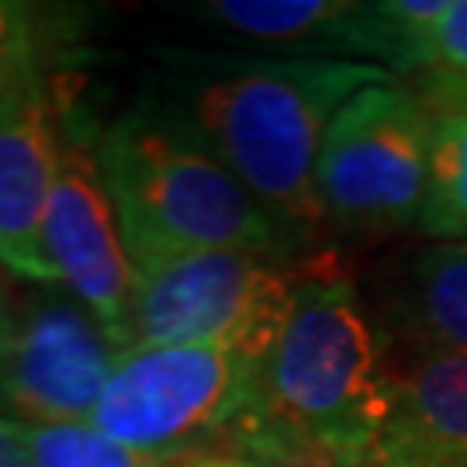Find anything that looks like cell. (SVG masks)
<instances>
[{
	"instance_id": "obj_8",
	"label": "cell",
	"mask_w": 467,
	"mask_h": 467,
	"mask_svg": "<svg viewBox=\"0 0 467 467\" xmlns=\"http://www.w3.org/2000/svg\"><path fill=\"white\" fill-rule=\"evenodd\" d=\"M63 135L35 42L0 49V260L17 281L59 284L42 250V215L59 173Z\"/></svg>"
},
{
	"instance_id": "obj_7",
	"label": "cell",
	"mask_w": 467,
	"mask_h": 467,
	"mask_svg": "<svg viewBox=\"0 0 467 467\" xmlns=\"http://www.w3.org/2000/svg\"><path fill=\"white\" fill-rule=\"evenodd\" d=\"M118 347L67 284L15 298L0 326V419L15 426L90 422Z\"/></svg>"
},
{
	"instance_id": "obj_18",
	"label": "cell",
	"mask_w": 467,
	"mask_h": 467,
	"mask_svg": "<svg viewBox=\"0 0 467 467\" xmlns=\"http://www.w3.org/2000/svg\"><path fill=\"white\" fill-rule=\"evenodd\" d=\"M25 28V17L17 15L15 7H7V4H0V49L4 46H11L17 35Z\"/></svg>"
},
{
	"instance_id": "obj_20",
	"label": "cell",
	"mask_w": 467,
	"mask_h": 467,
	"mask_svg": "<svg viewBox=\"0 0 467 467\" xmlns=\"http://www.w3.org/2000/svg\"><path fill=\"white\" fill-rule=\"evenodd\" d=\"M243 461V457H239ZM246 467H339V464H253V461H243Z\"/></svg>"
},
{
	"instance_id": "obj_9",
	"label": "cell",
	"mask_w": 467,
	"mask_h": 467,
	"mask_svg": "<svg viewBox=\"0 0 467 467\" xmlns=\"http://www.w3.org/2000/svg\"><path fill=\"white\" fill-rule=\"evenodd\" d=\"M42 250L56 281L94 312L118 350H129L135 270L98 150L73 132L63 135L59 173L42 215Z\"/></svg>"
},
{
	"instance_id": "obj_4",
	"label": "cell",
	"mask_w": 467,
	"mask_h": 467,
	"mask_svg": "<svg viewBox=\"0 0 467 467\" xmlns=\"http://www.w3.org/2000/svg\"><path fill=\"white\" fill-rule=\"evenodd\" d=\"M132 347H212L267 360L291 318L305 260L235 250L160 253L132 264Z\"/></svg>"
},
{
	"instance_id": "obj_11",
	"label": "cell",
	"mask_w": 467,
	"mask_h": 467,
	"mask_svg": "<svg viewBox=\"0 0 467 467\" xmlns=\"http://www.w3.org/2000/svg\"><path fill=\"white\" fill-rule=\"evenodd\" d=\"M378 467H467V353H409Z\"/></svg>"
},
{
	"instance_id": "obj_15",
	"label": "cell",
	"mask_w": 467,
	"mask_h": 467,
	"mask_svg": "<svg viewBox=\"0 0 467 467\" xmlns=\"http://www.w3.org/2000/svg\"><path fill=\"white\" fill-rule=\"evenodd\" d=\"M419 69L412 90L447 115L467 108V0H447L443 15L419 28Z\"/></svg>"
},
{
	"instance_id": "obj_2",
	"label": "cell",
	"mask_w": 467,
	"mask_h": 467,
	"mask_svg": "<svg viewBox=\"0 0 467 467\" xmlns=\"http://www.w3.org/2000/svg\"><path fill=\"white\" fill-rule=\"evenodd\" d=\"M388 69L312 56H184L173 118L295 239L326 229L316 167L336 111Z\"/></svg>"
},
{
	"instance_id": "obj_19",
	"label": "cell",
	"mask_w": 467,
	"mask_h": 467,
	"mask_svg": "<svg viewBox=\"0 0 467 467\" xmlns=\"http://www.w3.org/2000/svg\"><path fill=\"white\" fill-rule=\"evenodd\" d=\"M11 277H15V274L4 267V260H0V326L7 322L11 308H15V298H17L15 291H11Z\"/></svg>"
},
{
	"instance_id": "obj_1",
	"label": "cell",
	"mask_w": 467,
	"mask_h": 467,
	"mask_svg": "<svg viewBox=\"0 0 467 467\" xmlns=\"http://www.w3.org/2000/svg\"><path fill=\"white\" fill-rule=\"evenodd\" d=\"M395 405L381 336L333 256L305 260L291 318L218 453L253 464L374 467Z\"/></svg>"
},
{
	"instance_id": "obj_12",
	"label": "cell",
	"mask_w": 467,
	"mask_h": 467,
	"mask_svg": "<svg viewBox=\"0 0 467 467\" xmlns=\"http://www.w3.org/2000/svg\"><path fill=\"white\" fill-rule=\"evenodd\" d=\"M381 329L405 353H467V243H433L401 260Z\"/></svg>"
},
{
	"instance_id": "obj_6",
	"label": "cell",
	"mask_w": 467,
	"mask_h": 467,
	"mask_svg": "<svg viewBox=\"0 0 467 467\" xmlns=\"http://www.w3.org/2000/svg\"><path fill=\"white\" fill-rule=\"evenodd\" d=\"M260 364L212 347L121 350L90 426L146 453L215 451L256 399Z\"/></svg>"
},
{
	"instance_id": "obj_14",
	"label": "cell",
	"mask_w": 467,
	"mask_h": 467,
	"mask_svg": "<svg viewBox=\"0 0 467 467\" xmlns=\"http://www.w3.org/2000/svg\"><path fill=\"white\" fill-rule=\"evenodd\" d=\"M35 467H181L187 453H146L125 447L90 422L17 426Z\"/></svg>"
},
{
	"instance_id": "obj_16",
	"label": "cell",
	"mask_w": 467,
	"mask_h": 467,
	"mask_svg": "<svg viewBox=\"0 0 467 467\" xmlns=\"http://www.w3.org/2000/svg\"><path fill=\"white\" fill-rule=\"evenodd\" d=\"M0 467H35L17 436V426L7 419H0Z\"/></svg>"
},
{
	"instance_id": "obj_5",
	"label": "cell",
	"mask_w": 467,
	"mask_h": 467,
	"mask_svg": "<svg viewBox=\"0 0 467 467\" xmlns=\"http://www.w3.org/2000/svg\"><path fill=\"white\" fill-rule=\"evenodd\" d=\"M436 121L433 104L401 80L353 94L318 150L316 191L326 225L374 235L419 222Z\"/></svg>"
},
{
	"instance_id": "obj_10",
	"label": "cell",
	"mask_w": 467,
	"mask_h": 467,
	"mask_svg": "<svg viewBox=\"0 0 467 467\" xmlns=\"http://www.w3.org/2000/svg\"><path fill=\"white\" fill-rule=\"evenodd\" d=\"M198 21L312 59H350L388 69L401 84L419 69V35L388 4L350 0H212L191 7Z\"/></svg>"
},
{
	"instance_id": "obj_17",
	"label": "cell",
	"mask_w": 467,
	"mask_h": 467,
	"mask_svg": "<svg viewBox=\"0 0 467 467\" xmlns=\"http://www.w3.org/2000/svg\"><path fill=\"white\" fill-rule=\"evenodd\" d=\"M181 467H246L239 457H233V453H218V451H194L187 453L184 461H181Z\"/></svg>"
},
{
	"instance_id": "obj_13",
	"label": "cell",
	"mask_w": 467,
	"mask_h": 467,
	"mask_svg": "<svg viewBox=\"0 0 467 467\" xmlns=\"http://www.w3.org/2000/svg\"><path fill=\"white\" fill-rule=\"evenodd\" d=\"M419 229L436 243H467V108L436 121Z\"/></svg>"
},
{
	"instance_id": "obj_3",
	"label": "cell",
	"mask_w": 467,
	"mask_h": 467,
	"mask_svg": "<svg viewBox=\"0 0 467 467\" xmlns=\"http://www.w3.org/2000/svg\"><path fill=\"white\" fill-rule=\"evenodd\" d=\"M100 173L111 191L129 260L160 253L235 250L284 256L298 239L173 118H118L100 139Z\"/></svg>"
}]
</instances>
